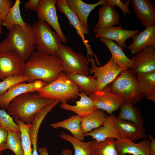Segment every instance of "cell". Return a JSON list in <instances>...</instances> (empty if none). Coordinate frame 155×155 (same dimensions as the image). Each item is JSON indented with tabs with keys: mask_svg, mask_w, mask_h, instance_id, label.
I'll return each mask as SVG.
<instances>
[{
	"mask_svg": "<svg viewBox=\"0 0 155 155\" xmlns=\"http://www.w3.org/2000/svg\"><path fill=\"white\" fill-rule=\"evenodd\" d=\"M62 72L61 62L57 56L34 51L26 61L25 74L28 82L40 80L49 84L56 79Z\"/></svg>",
	"mask_w": 155,
	"mask_h": 155,
	"instance_id": "6da1fadb",
	"label": "cell"
},
{
	"mask_svg": "<svg viewBox=\"0 0 155 155\" xmlns=\"http://www.w3.org/2000/svg\"><path fill=\"white\" fill-rule=\"evenodd\" d=\"M56 100L42 98L37 92H27L13 99L7 110L13 119L29 124L42 109Z\"/></svg>",
	"mask_w": 155,
	"mask_h": 155,
	"instance_id": "7a4b0ae2",
	"label": "cell"
},
{
	"mask_svg": "<svg viewBox=\"0 0 155 155\" xmlns=\"http://www.w3.org/2000/svg\"><path fill=\"white\" fill-rule=\"evenodd\" d=\"M1 43L0 51H13L26 61L35 48V40L32 26H14Z\"/></svg>",
	"mask_w": 155,
	"mask_h": 155,
	"instance_id": "3957f363",
	"label": "cell"
},
{
	"mask_svg": "<svg viewBox=\"0 0 155 155\" xmlns=\"http://www.w3.org/2000/svg\"><path fill=\"white\" fill-rule=\"evenodd\" d=\"M81 90L63 72L51 83L38 90L37 92L42 98L58 100L61 103L76 99Z\"/></svg>",
	"mask_w": 155,
	"mask_h": 155,
	"instance_id": "277c9868",
	"label": "cell"
},
{
	"mask_svg": "<svg viewBox=\"0 0 155 155\" xmlns=\"http://www.w3.org/2000/svg\"><path fill=\"white\" fill-rule=\"evenodd\" d=\"M135 74L131 69L123 70L109 85L112 92L129 100L133 104L144 97Z\"/></svg>",
	"mask_w": 155,
	"mask_h": 155,
	"instance_id": "5b68a950",
	"label": "cell"
},
{
	"mask_svg": "<svg viewBox=\"0 0 155 155\" xmlns=\"http://www.w3.org/2000/svg\"><path fill=\"white\" fill-rule=\"evenodd\" d=\"M37 51L48 55L56 56L60 44L61 39L59 34L45 22L39 21L32 26Z\"/></svg>",
	"mask_w": 155,
	"mask_h": 155,
	"instance_id": "8992f818",
	"label": "cell"
},
{
	"mask_svg": "<svg viewBox=\"0 0 155 155\" xmlns=\"http://www.w3.org/2000/svg\"><path fill=\"white\" fill-rule=\"evenodd\" d=\"M56 56L61 62L62 71L66 74L76 73L88 75L89 62L83 54L61 43Z\"/></svg>",
	"mask_w": 155,
	"mask_h": 155,
	"instance_id": "52a82bcc",
	"label": "cell"
},
{
	"mask_svg": "<svg viewBox=\"0 0 155 155\" xmlns=\"http://www.w3.org/2000/svg\"><path fill=\"white\" fill-rule=\"evenodd\" d=\"M26 61L13 51H0V80L25 74Z\"/></svg>",
	"mask_w": 155,
	"mask_h": 155,
	"instance_id": "ba28073f",
	"label": "cell"
},
{
	"mask_svg": "<svg viewBox=\"0 0 155 155\" xmlns=\"http://www.w3.org/2000/svg\"><path fill=\"white\" fill-rule=\"evenodd\" d=\"M91 68L89 72L94 74L98 81L96 91L101 90L113 82L123 70H126L119 67L111 57L108 61L103 65L96 66L93 57L90 58Z\"/></svg>",
	"mask_w": 155,
	"mask_h": 155,
	"instance_id": "9c48e42d",
	"label": "cell"
},
{
	"mask_svg": "<svg viewBox=\"0 0 155 155\" xmlns=\"http://www.w3.org/2000/svg\"><path fill=\"white\" fill-rule=\"evenodd\" d=\"M97 109L105 111L109 115L118 110L125 99L112 92L108 85L89 96Z\"/></svg>",
	"mask_w": 155,
	"mask_h": 155,
	"instance_id": "30bf717a",
	"label": "cell"
},
{
	"mask_svg": "<svg viewBox=\"0 0 155 155\" xmlns=\"http://www.w3.org/2000/svg\"><path fill=\"white\" fill-rule=\"evenodd\" d=\"M57 1L56 0H39L36 11L38 21L48 24L59 36L62 42L65 43L67 39L61 30L58 20Z\"/></svg>",
	"mask_w": 155,
	"mask_h": 155,
	"instance_id": "8fae6325",
	"label": "cell"
},
{
	"mask_svg": "<svg viewBox=\"0 0 155 155\" xmlns=\"http://www.w3.org/2000/svg\"><path fill=\"white\" fill-rule=\"evenodd\" d=\"M92 30L96 37L104 38L114 40L122 49L127 47L125 41L138 34L139 32L138 29L126 30L121 26H112L102 28L94 27Z\"/></svg>",
	"mask_w": 155,
	"mask_h": 155,
	"instance_id": "7c38bea8",
	"label": "cell"
},
{
	"mask_svg": "<svg viewBox=\"0 0 155 155\" xmlns=\"http://www.w3.org/2000/svg\"><path fill=\"white\" fill-rule=\"evenodd\" d=\"M47 84L40 80L17 84L0 96V107L2 110H7L11 101L16 97L26 93L37 91Z\"/></svg>",
	"mask_w": 155,
	"mask_h": 155,
	"instance_id": "4fadbf2b",
	"label": "cell"
},
{
	"mask_svg": "<svg viewBox=\"0 0 155 155\" xmlns=\"http://www.w3.org/2000/svg\"><path fill=\"white\" fill-rule=\"evenodd\" d=\"M56 5L60 12L64 13L67 17L69 23L74 27L77 34L81 38L86 49V57L89 59L92 57H95L96 55L92 51L90 45L88 44V41L85 38V35L90 33L88 28L84 26L76 15L69 7L67 4L66 0H57Z\"/></svg>",
	"mask_w": 155,
	"mask_h": 155,
	"instance_id": "5bb4252c",
	"label": "cell"
},
{
	"mask_svg": "<svg viewBox=\"0 0 155 155\" xmlns=\"http://www.w3.org/2000/svg\"><path fill=\"white\" fill-rule=\"evenodd\" d=\"M133 63L131 69L135 74L155 71V46H148L134 55L130 59Z\"/></svg>",
	"mask_w": 155,
	"mask_h": 155,
	"instance_id": "9a60e30c",
	"label": "cell"
},
{
	"mask_svg": "<svg viewBox=\"0 0 155 155\" xmlns=\"http://www.w3.org/2000/svg\"><path fill=\"white\" fill-rule=\"evenodd\" d=\"M136 18L146 28L155 24V6L151 0H131Z\"/></svg>",
	"mask_w": 155,
	"mask_h": 155,
	"instance_id": "2e32d148",
	"label": "cell"
},
{
	"mask_svg": "<svg viewBox=\"0 0 155 155\" xmlns=\"http://www.w3.org/2000/svg\"><path fill=\"white\" fill-rule=\"evenodd\" d=\"M150 141L145 139L138 143L125 138L115 140V145L118 155H150Z\"/></svg>",
	"mask_w": 155,
	"mask_h": 155,
	"instance_id": "e0dca14e",
	"label": "cell"
},
{
	"mask_svg": "<svg viewBox=\"0 0 155 155\" xmlns=\"http://www.w3.org/2000/svg\"><path fill=\"white\" fill-rule=\"evenodd\" d=\"M113 121L121 138L135 141L139 139L145 138L147 136L143 126L119 119L115 115L113 117Z\"/></svg>",
	"mask_w": 155,
	"mask_h": 155,
	"instance_id": "ac0fdd59",
	"label": "cell"
},
{
	"mask_svg": "<svg viewBox=\"0 0 155 155\" xmlns=\"http://www.w3.org/2000/svg\"><path fill=\"white\" fill-rule=\"evenodd\" d=\"M133 42L127 47L132 55H134L149 46H155V26L146 28L131 38Z\"/></svg>",
	"mask_w": 155,
	"mask_h": 155,
	"instance_id": "d6986e66",
	"label": "cell"
},
{
	"mask_svg": "<svg viewBox=\"0 0 155 155\" xmlns=\"http://www.w3.org/2000/svg\"><path fill=\"white\" fill-rule=\"evenodd\" d=\"M69 7L76 15L84 27L88 28V18L90 13L96 7L108 4L107 0H100L92 4L86 3L81 0H66Z\"/></svg>",
	"mask_w": 155,
	"mask_h": 155,
	"instance_id": "ffe728a7",
	"label": "cell"
},
{
	"mask_svg": "<svg viewBox=\"0 0 155 155\" xmlns=\"http://www.w3.org/2000/svg\"><path fill=\"white\" fill-rule=\"evenodd\" d=\"M114 115L113 114L108 116L103 125L88 133H84L85 137L90 136L94 140L103 141L108 138L116 139L121 138L115 127L113 121Z\"/></svg>",
	"mask_w": 155,
	"mask_h": 155,
	"instance_id": "44dd1931",
	"label": "cell"
},
{
	"mask_svg": "<svg viewBox=\"0 0 155 155\" xmlns=\"http://www.w3.org/2000/svg\"><path fill=\"white\" fill-rule=\"evenodd\" d=\"M77 95L80 97V99L76 101L75 105L63 103L60 104V107L64 110L74 113L82 118L97 109L93 100L83 91L81 90Z\"/></svg>",
	"mask_w": 155,
	"mask_h": 155,
	"instance_id": "7402d4cb",
	"label": "cell"
},
{
	"mask_svg": "<svg viewBox=\"0 0 155 155\" xmlns=\"http://www.w3.org/2000/svg\"><path fill=\"white\" fill-rule=\"evenodd\" d=\"M99 40L108 49L112 55L111 58L119 67L125 69L132 68V61L125 55L121 47L113 41L108 39L100 38Z\"/></svg>",
	"mask_w": 155,
	"mask_h": 155,
	"instance_id": "603a6c76",
	"label": "cell"
},
{
	"mask_svg": "<svg viewBox=\"0 0 155 155\" xmlns=\"http://www.w3.org/2000/svg\"><path fill=\"white\" fill-rule=\"evenodd\" d=\"M98 20L94 27L106 28L120 25V15L116 9L108 4L98 9Z\"/></svg>",
	"mask_w": 155,
	"mask_h": 155,
	"instance_id": "cb8c5ba5",
	"label": "cell"
},
{
	"mask_svg": "<svg viewBox=\"0 0 155 155\" xmlns=\"http://www.w3.org/2000/svg\"><path fill=\"white\" fill-rule=\"evenodd\" d=\"M82 119V118L78 115H72L64 120L51 124L50 126L53 129H65L68 130L75 138L83 141L85 137L81 127Z\"/></svg>",
	"mask_w": 155,
	"mask_h": 155,
	"instance_id": "d4e9b609",
	"label": "cell"
},
{
	"mask_svg": "<svg viewBox=\"0 0 155 155\" xmlns=\"http://www.w3.org/2000/svg\"><path fill=\"white\" fill-rule=\"evenodd\" d=\"M58 104L57 101L47 106L42 109L35 117L29 129V135L33 148V155H38L37 139L39 130L44 118L49 112Z\"/></svg>",
	"mask_w": 155,
	"mask_h": 155,
	"instance_id": "484cf974",
	"label": "cell"
},
{
	"mask_svg": "<svg viewBox=\"0 0 155 155\" xmlns=\"http://www.w3.org/2000/svg\"><path fill=\"white\" fill-rule=\"evenodd\" d=\"M120 107V111L117 118L143 126L144 124V119L140 110L133 106L129 100H125Z\"/></svg>",
	"mask_w": 155,
	"mask_h": 155,
	"instance_id": "4316f807",
	"label": "cell"
},
{
	"mask_svg": "<svg viewBox=\"0 0 155 155\" xmlns=\"http://www.w3.org/2000/svg\"><path fill=\"white\" fill-rule=\"evenodd\" d=\"M66 75L81 90L88 96L96 91L98 86V81L94 75L91 76L76 73Z\"/></svg>",
	"mask_w": 155,
	"mask_h": 155,
	"instance_id": "83f0119b",
	"label": "cell"
},
{
	"mask_svg": "<svg viewBox=\"0 0 155 155\" xmlns=\"http://www.w3.org/2000/svg\"><path fill=\"white\" fill-rule=\"evenodd\" d=\"M107 116L104 111L96 109L82 118L81 127L83 133H88L102 125Z\"/></svg>",
	"mask_w": 155,
	"mask_h": 155,
	"instance_id": "f1b7e54d",
	"label": "cell"
},
{
	"mask_svg": "<svg viewBox=\"0 0 155 155\" xmlns=\"http://www.w3.org/2000/svg\"><path fill=\"white\" fill-rule=\"evenodd\" d=\"M137 78L144 97L155 102V71L137 74Z\"/></svg>",
	"mask_w": 155,
	"mask_h": 155,
	"instance_id": "f546056e",
	"label": "cell"
},
{
	"mask_svg": "<svg viewBox=\"0 0 155 155\" xmlns=\"http://www.w3.org/2000/svg\"><path fill=\"white\" fill-rule=\"evenodd\" d=\"M115 140L108 138L104 141H91L90 150L91 155H118L115 145Z\"/></svg>",
	"mask_w": 155,
	"mask_h": 155,
	"instance_id": "4dcf8cb0",
	"label": "cell"
},
{
	"mask_svg": "<svg viewBox=\"0 0 155 155\" xmlns=\"http://www.w3.org/2000/svg\"><path fill=\"white\" fill-rule=\"evenodd\" d=\"M20 0H16L5 18L2 21V25L6 27L9 31L15 26H24L27 24L21 16L20 8Z\"/></svg>",
	"mask_w": 155,
	"mask_h": 155,
	"instance_id": "1f68e13d",
	"label": "cell"
},
{
	"mask_svg": "<svg viewBox=\"0 0 155 155\" xmlns=\"http://www.w3.org/2000/svg\"><path fill=\"white\" fill-rule=\"evenodd\" d=\"M59 137L70 142L74 151V155H91L90 150L91 141L83 142L62 131Z\"/></svg>",
	"mask_w": 155,
	"mask_h": 155,
	"instance_id": "d6a6232c",
	"label": "cell"
},
{
	"mask_svg": "<svg viewBox=\"0 0 155 155\" xmlns=\"http://www.w3.org/2000/svg\"><path fill=\"white\" fill-rule=\"evenodd\" d=\"M14 121L20 127L24 155H33L29 135V129L31 124H26L18 119H15Z\"/></svg>",
	"mask_w": 155,
	"mask_h": 155,
	"instance_id": "836d02e7",
	"label": "cell"
},
{
	"mask_svg": "<svg viewBox=\"0 0 155 155\" xmlns=\"http://www.w3.org/2000/svg\"><path fill=\"white\" fill-rule=\"evenodd\" d=\"M7 142V149L11 150L16 155H24L21 132H8Z\"/></svg>",
	"mask_w": 155,
	"mask_h": 155,
	"instance_id": "e575fe53",
	"label": "cell"
},
{
	"mask_svg": "<svg viewBox=\"0 0 155 155\" xmlns=\"http://www.w3.org/2000/svg\"><path fill=\"white\" fill-rule=\"evenodd\" d=\"M29 80L28 76L24 74L9 77L0 81V96L17 84L22 82H28Z\"/></svg>",
	"mask_w": 155,
	"mask_h": 155,
	"instance_id": "d590c367",
	"label": "cell"
},
{
	"mask_svg": "<svg viewBox=\"0 0 155 155\" xmlns=\"http://www.w3.org/2000/svg\"><path fill=\"white\" fill-rule=\"evenodd\" d=\"M0 126L8 132H20L18 124L5 110L0 109Z\"/></svg>",
	"mask_w": 155,
	"mask_h": 155,
	"instance_id": "8d00e7d4",
	"label": "cell"
},
{
	"mask_svg": "<svg viewBox=\"0 0 155 155\" xmlns=\"http://www.w3.org/2000/svg\"><path fill=\"white\" fill-rule=\"evenodd\" d=\"M108 4L112 7L117 6L122 11L124 16L125 17L127 14H130L131 12L129 9L130 1L126 0L123 3L120 0H107Z\"/></svg>",
	"mask_w": 155,
	"mask_h": 155,
	"instance_id": "74e56055",
	"label": "cell"
},
{
	"mask_svg": "<svg viewBox=\"0 0 155 155\" xmlns=\"http://www.w3.org/2000/svg\"><path fill=\"white\" fill-rule=\"evenodd\" d=\"M11 0H0V20H3L13 5Z\"/></svg>",
	"mask_w": 155,
	"mask_h": 155,
	"instance_id": "f35d334b",
	"label": "cell"
},
{
	"mask_svg": "<svg viewBox=\"0 0 155 155\" xmlns=\"http://www.w3.org/2000/svg\"><path fill=\"white\" fill-rule=\"evenodd\" d=\"M8 132L0 126V149L3 151L7 149V140Z\"/></svg>",
	"mask_w": 155,
	"mask_h": 155,
	"instance_id": "ab89813d",
	"label": "cell"
},
{
	"mask_svg": "<svg viewBox=\"0 0 155 155\" xmlns=\"http://www.w3.org/2000/svg\"><path fill=\"white\" fill-rule=\"evenodd\" d=\"M39 0H30L26 1L24 5L26 10L36 11Z\"/></svg>",
	"mask_w": 155,
	"mask_h": 155,
	"instance_id": "60d3db41",
	"label": "cell"
},
{
	"mask_svg": "<svg viewBox=\"0 0 155 155\" xmlns=\"http://www.w3.org/2000/svg\"><path fill=\"white\" fill-rule=\"evenodd\" d=\"M40 155H49L48 149L46 147H42L39 148L38 150ZM72 153V150L66 149L63 150L61 153L63 155H71Z\"/></svg>",
	"mask_w": 155,
	"mask_h": 155,
	"instance_id": "b9f144b4",
	"label": "cell"
},
{
	"mask_svg": "<svg viewBox=\"0 0 155 155\" xmlns=\"http://www.w3.org/2000/svg\"><path fill=\"white\" fill-rule=\"evenodd\" d=\"M150 141V155H155V139L150 135L148 136Z\"/></svg>",
	"mask_w": 155,
	"mask_h": 155,
	"instance_id": "7bdbcfd3",
	"label": "cell"
},
{
	"mask_svg": "<svg viewBox=\"0 0 155 155\" xmlns=\"http://www.w3.org/2000/svg\"><path fill=\"white\" fill-rule=\"evenodd\" d=\"M2 22L0 20V35L1 34L2 32Z\"/></svg>",
	"mask_w": 155,
	"mask_h": 155,
	"instance_id": "ee69618b",
	"label": "cell"
},
{
	"mask_svg": "<svg viewBox=\"0 0 155 155\" xmlns=\"http://www.w3.org/2000/svg\"><path fill=\"white\" fill-rule=\"evenodd\" d=\"M3 151V150L1 149H0V155L1 154V152L2 151Z\"/></svg>",
	"mask_w": 155,
	"mask_h": 155,
	"instance_id": "f6af8a7d",
	"label": "cell"
},
{
	"mask_svg": "<svg viewBox=\"0 0 155 155\" xmlns=\"http://www.w3.org/2000/svg\"><path fill=\"white\" fill-rule=\"evenodd\" d=\"M1 42H0V50L1 49Z\"/></svg>",
	"mask_w": 155,
	"mask_h": 155,
	"instance_id": "bcb514c9",
	"label": "cell"
}]
</instances>
